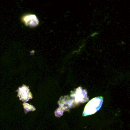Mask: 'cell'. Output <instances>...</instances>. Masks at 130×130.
<instances>
[{
	"label": "cell",
	"mask_w": 130,
	"mask_h": 130,
	"mask_svg": "<svg viewBox=\"0 0 130 130\" xmlns=\"http://www.w3.org/2000/svg\"><path fill=\"white\" fill-rule=\"evenodd\" d=\"M71 98L72 99L75 105L83 104L88 100L86 90L83 89L81 86H79L71 92Z\"/></svg>",
	"instance_id": "7a4b0ae2"
},
{
	"label": "cell",
	"mask_w": 130,
	"mask_h": 130,
	"mask_svg": "<svg viewBox=\"0 0 130 130\" xmlns=\"http://www.w3.org/2000/svg\"><path fill=\"white\" fill-rule=\"evenodd\" d=\"M103 102L102 97H96L91 99L85 107L83 115L87 116L96 112L101 108Z\"/></svg>",
	"instance_id": "6da1fadb"
},
{
	"label": "cell",
	"mask_w": 130,
	"mask_h": 130,
	"mask_svg": "<svg viewBox=\"0 0 130 130\" xmlns=\"http://www.w3.org/2000/svg\"><path fill=\"white\" fill-rule=\"evenodd\" d=\"M22 21L26 26L34 27L39 24V20L34 14H27L22 17Z\"/></svg>",
	"instance_id": "5b68a950"
},
{
	"label": "cell",
	"mask_w": 130,
	"mask_h": 130,
	"mask_svg": "<svg viewBox=\"0 0 130 130\" xmlns=\"http://www.w3.org/2000/svg\"><path fill=\"white\" fill-rule=\"evenodd\" d=\"M58 103L59 105V108L62 111H68L75 105L72 99L68 95L61 97Z\"/></svg>",
	"instance_id": "277c9868"
},
{
	"label": "cell",
	"mask_w": 130,
	"mask_h": 130,
	"mask_svg": "<svg viewBox=\"0 0 130 130\" xmlns=\"http://www.w3.org/2000/svg\"><path fill=\"white\" fill-rule=\"evenodd\" d=\"M23 107L25 111V113H27L28 111H34L35 110V107H34L33 106H32L29 104H28L27 103H23Z\"/></svg>",
	"instance_id": "8992f818"
},
{
	"label": "cell",
	"mask_w": 130,
	"mask_h": 130,
	"mask_svg": "<svg viewBox=\"0 0 130 130\" xmlns=\"http://www.w3.org/2000/svg\"><path fill=\"white\" fill-rule=\"evenodd\" d=\"M17 91L18 92V96L20 100L22 102H27L32 98V95L28 87L25 85L19 87Z\"/></svg>",
	"instance_id": "3957f363"
}]
</instances>
